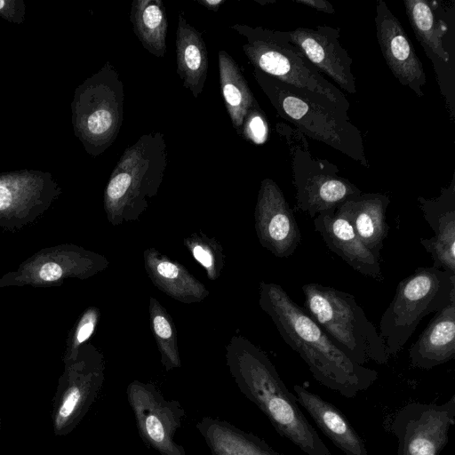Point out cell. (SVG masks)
Listing matches in <instances>:
<instances>
[{"label":"cell","mask_w":455,"mask_h":455,"mask_svg":"<svg viewBox=\"0 0 455 455\" xmlns=\"http://www.w3.org/2000/svg\"><path fill=\"white\" fill-rule=\"evenodd\" d=\"M124 85L110 62L78 85L71 103L76 137L92 157L117 138L124 121Z\"/></svg>","instance_id":"obj_8"},{"label":"cell","mask_w":455,"mask_h":455,"mask_svg":"<svg viewBox=\"0 0 455 455\" xmlns=\"http://www.w3.org/2000/svg\"><path fill=\"white\" fill-rule=\"evenodd\" d=\"M455 302V274L419 267L401 280L379 322L388 356L396 355L428 314Z\"/></svg>","instance_id":"obj_7"},{"label":"cell","mask_w":455,"mask_h":455,"mask_svg":"<svg viewBox=\"0 0 455 455\" xmlns=\"http://www.w3.org/2000/svg\"><path fill=\"white\" fill-rule=\"evenodd\" d=\"M405 11L417 39L429 58L435 57L443 63L450 54L443 46L446 24L436 17L430 3L424 0H404Z\"/></svg>","instance_id":"obj_28"},{"label":"cell","mask_w":455,"mask_h":455,"mask_svg":"<svg viewBox=\"0 0 455 455\" xmlns=\"http://www.w3.org/2000/svg\"><path fill=\"white\" fill-rule=\"evenodd\" d=\"M455 356V302L436 312L409 349L411 365L430 370Z\"/></svg>","instance_id":"obj_21"},{"label":"cell","mask_w":455,"mask_h":455,"mask_svg":"<svg viewBox=\"0 0 455 455\" xmlns=\"http://www.w3.org/2000/svg\"><path fill=\"white\" fill-rule=\"evenodd\" d=\"M108 265L105 257L70 243L44 248L24 260L16 270L0 278V288L60 286L69 278L86 279Z\"/></svg>","instance_id":"obj_10"},{"label":"cell","mask_w":455,"mask_h":455,"mask_svg":"<svg viewBox=\"0 0 455 455\" xmlns=\"http://www.w3.org/2000/svg\"><path fill=\"white\" fill-rule=\"evenodd\" d=\"M253 76L278 115L307 136L323 142L369 167L361 132L349 117L337 114L260 70Z\"/></svg>","instance_id":"obj_6"},{"label":"cell","mask_w":455,"mask_h":455,"mask_svg":"<svg viewBox=\"0 0 455 455\" xmlns=\"http://www.w3.org/2000/svg\"><path fill=\"white\" fill-rule=\"evenodd\" d=\"M167 164V144L160 132L143 134L124 149L104 191V209L113 225L136 220L147 209Z\"/></svg>","instance_id":"obj_4"},{"label":"cell","mask_w":455,"mask_h":455,"mask_svg":"<svg viewBox=\"0 0 455 455\" xmlns=\"http://www.w3.org/2000/svg\"><path fill=\"white\" fill-rule=\"evenodd\" d=\"M290 148L296 209L314 219L320 213L335 211L363 193L348 180L339 176L334 164L313 157L307 148L296 144Z\"/></svg>","instance_id":"obj_11"},{"label":"cell","mask_w":455,"mask_h":455,"mask_svg":"<svg viewBox=\"0 0 455 455\" xmlns=\"http://www.w3.org/2000/svg\"><path fill=\"white\" fill-rule=\"evenodd\" d=\"M25 14L26 6L23 0H0V17L5 20L22 24Z\"/></svg>","instance_id":"obj_33"},{"label":"cell","mask_w":455,"mask_h":455,"mask_svg":"<svg viewBox=\"0 0 455 455\" xmlns=\"http://www.w3.org/2000/svg\"><path fill=\"white\" fill-rule=\"evenodd\" d=\"M145 268L152 283L170 297L184 302L203 300L209 291L182 265L150 248L144 252Z\"/></svg>","instance_id":"obj_24"},{"label":"cell","mask_w":455,"mask_h":455,"mask_svg":"<svg viewBox=\"0 0 455 455\" xmlns=\"http://www.w3.org/2000/svg\"><path fill=\"white\" fill-rule=\"evenodd\" d=\"M302 291V307L355 362H388L384 340L354 295L317 283L304 284Z\"/></svg>","instance_id":"obj_5"},{"label":"cell","mask_w":455,"mask_h":455,"mask_svg":"<svg viewBox=\"0 0 455 455\" xmlns=\"http://www.w3.org/2000/svg\"><path fill=\"white\" fill-rule=\"evenodd\" d=\"M60 193V187L48 172H0V228L14 232L33 223Z\"/></svg>","instance_id":"obj_13"},{"label":"cell","mask_w":455,"mask_h":455,"mask_svg":"<svg viewBox=\"0 0 455 455\" xmlns=\"http://www.w3.org/2000/svg\"><path fill=\"white\" fill-rule=\"evenodd\" d=\"M149 314L152 331L161 355V363L166 371L180 367L176 329L172 319L155 298H150Z\"/></svg>","instance_id":"obj_29"},{"label":"cell","mask_w":455,"mask_h":455,"mask_svg":"<svg viewBox=\"0 0 455 455\" xmlns=\"http://www.w3.org/2000/svg\"><path fill=\"white\" fill-rule=\"evenodd\" d=\"M99 317L100 311L95 307H88L81 315L68 335L63 359L72 358L77 354L94 332Z\"/></svg>","instance_id":"obj_31"},{"label":"cell","mask_w":455,"mask_h":455,"mask_svg":"<svg viewBox=\"0 0 455 455\" xmlns=\"http://www.w3.org/2000/svg\"><path fill=\"white\" fill-rule=\"evenodd\" d=\"M231 28L245 39L243 52L254 68L297 89L319 105L349 117L350 103L345 94L286 39L283 31L241 24Z\"/></svg>","instance_id":"obj_3"},{"label":"cell","mask_w":455,"mask_h":455,"mask_svg":"<svg viewBox=\"0 0 455 455\" xmlns=\"http://www.w3.org/2000/svg\"><path fill=\"white\" fill-rule=\"evenodd\" d=\"M294 2L328 14L335 13L334 7L329 2L324 0H294Z\"/></svg>","instance_id":"obj_34"},{"label":"cell","mask_w":455,"mask_h":455,"mask_svg":"<svg viewBox=\"0 0 455 455\" xmlns=\"http://www.w3.org/2000/svg\"><path fill=\"white\" fill-rule=\"evenodd\" d=\"M239 135L257 145L267 141L268 125L264 112L260 109L257 101L247 112Z\"/></svg>","instance_id":"obj_32"},{"label":"cell","mask_w":455,"mask_h":455,"mask_svg":"<svg viewBox=\"0 0 455 455\" xmlns=\"http://www.w3.org/2000/svg\"><path fill=\"white\" fill-rule=\"evenodd\" d=\"M64 370L52 399V423L57 436L70 434L96 401L104 382V358L91 343L63 359Z\"/></svg>","instance_id":"obj_9"},{"label":"cell","mask_w":455,"mask_h":455,"mask_svg":"<svg viewBox=\"0 0 455 455\" xmlns=\"http://www.w3.org/2000/svg\"><path fill=\"white\" fill-rule=\"evenodd\" d=\"M259 303L284 342L300 355L320 384L346 398H354L377 380L375 370L348 356L281 285L261 282Z\"/></svg>","instance_id":"obj_1"},{"label":"cell","mask_w":455,"mask_h":455,"mask_svg":"<svg viewBox=\"0 0 455 455\" xmlns=\"http://www.w3.org/2000/svg\"><path fill=\"white\" fill-rule=\"evenodd\" d=\"M126 395L142 440L160 455H187L174 438L185 416L180 403L165 399L155 385L139 380L128 385Z\"/></svg>","instance_id":"obj_14"},{"label":"cell","mask_w":455,"mask_h":455,"mask_svg":"<svg viewBox=\"0 0 455 455\" xmlns=\"http://www.w3.org/2000/svg\"><path fill=\"white\" fill-rule=\"evenodd\" d=\"M313 223L326 246L353 269L376 281H383L379 258L363 244L339 208L316 215Z\"/></svg>","instance_id":"obj_18"},{"label":"cell","mask_w":455,"mask_h":455,"mask_svg":"<svg viewBox=\"0 0 455 455\" xmlns=\"http://www.w3.org/2000/svg\"><path fill=\"white\" fill-rule=\"evenodd\" d=\"M227 364L241 393L259 408L280 435L307 455H331L262 350L235 337L227 347Z\"/></svg>","instance_id":"obj_2"},{"label":"cell","mask_w":455,"mask_h":455,"mask_svg":"<svg viewBox=\"0 0 455 455\" xmlns=\"http://www.w3.org/2000/svg\"><path fill=\"white\" fill-rule=\"evenodd\" d=\"M283 33L321 74L324 73L348 93L357 92L351 68L352 58L339 41V28L317 26L315 28H297Z\"/></svg>","instance_id":"obj_16"},{"label":"cell","mask_w":455,"mask_h":455,"mask_svg":"<svg viewBox=\"0 0 455 455\" xmlns=\"http://www.w3.org/2000/svg\"><path fill=\"white\" fill-rule=\"evenodd\" d=\"M425 220L435 235L421 238L420 243L430 254L434 267L455 274V180L435 198L418 197Z\"/></svg>","instance_id":"obj_19"},{"label":"cell","mask_w":455,"mask_h":455,"mask_svg":"<svg viewBox=\"0 0 455 455\" xmlns=\"http://www.w3.org/2000/svg\"><path fill=\"white\" fill-rule=\"evenodd\" d=\"M389 204L387 195L362 193L338 207L349 220L363 244L379 258L389 229L386 216Z\"/></svg>","instance_id":"obj_22"},{"label":"cell","mask_w":455,"mask_h":455,"mask_svg":"<svg viewBox=\"0 0 455 455\" xmlns=\"http://www.w3.org/2000/svg\"><path fill=\"white\" fill-rule=\"evenodd\" d=\"M130 20L143 47L156 57H164L168 20L163 2L134 0L132 3Z\"/></svg>","instance_id":"obj_26"},{"label":"cell","mask_w":455,"mask_h":455,"mask_svg":"<svg viewBox=\"0 0 455 455\" xmlns=\"http://www.w3.org/2000/svg\"><path fill=\"white\" fill-rule=\"evenodd\" d=\"M224 2L225 0H197V3L213 12H217Z\"/></svg>","instance_id":"obj_35"},{"label":"cell","mask_w":455,"mask_h":455,"mask_svg":"<svg viewBox=\"0 0 455 455\" xmlns=\"http://www.w3.org/2000/svg\"><path fill=\"white\" fill-rule=\"evenodd\" d=\"M260 244L277 258H288L301 242V233L283 193L271 179L260 182L254 212Z\"/></svg>","instance_id":"obj_15"},{"label":"cell","mask_w":455,"mask_h":455,"mask_svg":"<svg viewBox=\"0 0 455 455\" xmlns=\"http://www.w3.org/2000/svg\"><path fill=\"white\" fill-rule=\"evenodd\" d=\"M186 245L194 258L206 269L208 277L215 280L223 267V255L220 247L214 240L204 235L186 239Z\"/></svg>","instance_id":"obj_30"},{"label":"cell","mask_w":455,"mask_h":455,"mask_svg":"<svg viewBox=\"0 0 455 455\" xmlns=\"http://www.w3.org/2000/svg\"><path fill=\"white\" fill-rule=\"evenodd\" d=\"M0 435H1V418H0Z\"/></svg>","instance_id":"obj_36"},{"label":"cell","mask_w":455,"mask_h":455,"mask_svg":"<svg viewBox=\"0 0 455 455\" xmlns=\"http://www.w3.org/2000/svg\"><path fill=\"white\" fill-rule=\"evenodd\" d=\"M455 424V395L442 404L411 403L394 416L397 455H440Z\"/></svg>","instance_id":"obj_12"},{"label":"cell","mask_w":455,"mask_h":455,"mask_svg":"<svg viewBox=\"0 0 455 455\" xmlns=\"http://www.w3.org/2000/svg\"><path fill=\"white\" fill-rule=\"evenodd\" d=\"M220 84L225 106L238 135L255 98L234 59L225 51L218 54Z\"/></svg>","instance_id":"obj_27"},{"label":"cell","mask_w":455,"mask_h":455,"mask_svg":"<svg viewBox=\"0 0 455 455\" xmlns=\"http://www.w3.org/2000/svg\"><path fill=\"white\" fill-rule=\"evenodd\" d=\"M177 73L183 86L196 99L203 92L208 72V53L202 34L191 26L182 13L176 31Z\"/></svg>","instance_id":"obj_23"},{"label":"cell","mask_w":455,"mask_h":455,"mask_svg":"<svg viewBox=\"0 0 455 455\" xmlns=\"http://www.w3.org/2000/svg\"><path fill=\"white\" fill-rule=\"evenodd\" d=\"M293 391L299 404L339 450L346 455H368L363 438L335 405L299 384Z\"/></svg>","instance_id":"obj_20"},{"label":"cell","mask_w":455,"mask_h":455,"mask_svg":"<svg viewBox=\"0 0 455 455\" xmlns=\"http://www.w3.org/2000/svg\"><path fill=\"white\" fill-rule=\"evenodd\" d=\"M196 427L211 455H283L257 435L225 420L205 417Z\"/></svg>","instance_id":"obj_25"},{"label":"cell","mask_w":455,"mask_h":455,"mask_svg":"<svg viewBox=\"0 0 455 455\" xmlns=\"http://www.w3.org/2000/svg\"><path fill=\"white\" fill-rule=\"evenodd\" d=\"M375 26L382 55L392 74L401 84L423 96L427 78L422 62L400 21L383 0L376 5Z\"/></svg>","instance_id":"obj_17"}]
</instances>
